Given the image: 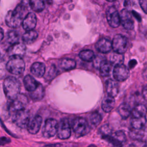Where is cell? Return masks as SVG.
<instances>
[{
    "instance_id": "obj_1",
    "label": "cell",
    "mask_w": 147,
    "mask_h": 147,
    "mask_svg": "<svg viewBox=\"0 0 147 147\" xmlns=\"http://www.w3.org/2000/svg\"><path fill=\"white\" fill-rule=\"evenodd\" d=\"M25 9L26 6L25 4L20 3L13 10L9 11L5 17L6 25L13 28H16L20 26L23 21Z\"/></svg>"
},
{
    "instance_id": "obj_2",
    "label": "cell",
    "mask_w": 147,
    "mask_h": 147,
    "mask_svg": "<svg viewBox=\"0 0 147 147\" xmlns=\"http://www.w3.org/2000/svg\"><path fill=\"white\" fill-rule=\"evenodd\" d=\"M3 87L5 96L10 100L14 99L20 94V83L15 77L8 76L5 78Z\"/></svg>"
},
{
    "instance_id": "obj_3",
    "label": "cell",
    "mask_w": 147,
    "mask_h": 147,
    "mask_svg": "<svg viewBox=\"0 0 147 147\" xmlns=\"http://www.w3.org/2000/svg\"><path fill=\"white\" fill-rule=\"evenodd\" d=\"M25 67V62L22 58L18 56L10 57L6 65L7 71L14 75H20L23 73Z\"/></svg>"
},
{
    "instance_id": "obj_4",
    "label": "cell",
    "mask_w": 147,
    "mask_h": 147,
    "mask_svg": "<svg viewBox=\"0 0 147 147\" xmlns=\"http://www.w3.org/2000/svg\"><path fill=\"white\" fill-rule=\"evenodd\" d=\"M72 129L77 137L86 135L90 130L87 120L83 117H76L72 121Z\"/></svg>"
},
{
    "instance_id": "obj_5",
    "label": "cell",
    "mask_w": 147,
    "mask_h": 147,
    "mask_svg": "<svg viewBox=\"0 0 147 147\" xmlns=\"http://www.w3.org/2000/svg\"><path fill=\"white\" fill-rule=\"evenodd\" d=\"M111 45L114 52L122 55L128 48V40L125 36L122 34H116L111 42Z\"/></svg>"
},
{
    "instance_id": "obj_6",
    "label": "cell",
    "mask_w": 147,
    "mask_h": 147,
    "mask_svg": "<svg viewBox=\"0 0 147 147\" xmlns=\"http://www.w3.org/2000/svg\"><path fill=\"white\" fill-rule=\"evenodd\" d=\"M12 119L17 126L21 128H25L27 127L30 120L29 113L25 109L16 111L13 113Z\"/></svg>"
},
{
    "instance_id": "obj_7",
    "label": "cell",
    "mask_w": 147,
    "mask_h": 147,
    "mask_svg": "<svg viewBox=\"0 0 147 147\" xmlns=\"http://www.w3.org/2000/svg\"><path fill=\"white\" fill-rule=\"evenodd\" d=\"M102 138L108 141L115 147H122L126 141L125 133L122 130L115 131L114 134L102 136Z\"/></svg>"
},
{
    "instance_id": "obj_8",
    "label": "cell",
    "mask_w": 147,
    "mask_h": 147,
    "mask_svg": "<svg viewBox=\"0 0 147 147\" xmlns=\"http://www.w3.org/2000/svg\"><path fill=\"white\" fill-rule=\"evenodd\" d=\"M28 104V98L24 94H19L14 99L12 100L10 103L9 110L11 113L16 111L25 109V107Z\"/></svg>"
},
{
    "instance_id": "obj_9",
    "label": "cell",
    "mask_w": 147,
    "mask_h": 147,
    "mask_svg": "<svg viewBox=\"0 0 147 147\" xmlns=\"http://www.w3.org/2000/svg\"><path fill=\"white\" fill-rule=\"evenodd\" d=\"M57 134V137L61 140H66L70 137L71 130L67 118L62 119L58 123Z\"/></svg>"
},
{
    "instance_id": "obj_10",
    "label": "cell",
    "mask_w": 147,
    "mask_h": 147,
    "mask_svg": "<svg viewBox=\"0 0 147 147\" xmlns=\"http://www.w3.org/2000/svg\"><path fill=\"white\" fill-rule=\"evenodd\" d=\"M106 18L110 26L117 28L120 25L119 13L114 6L109 7L106 12Z\"/></svg>"
},
{
    "instance_id": "obj_11",
    "label": "cell",
    "mask_w": 147,
    "mask_h": 147,
    "mask_svg": "<svg viewBox=\"0 0 147 147\" xmlns=\"http://www.w3.org/2000/svg\"><path fill=\"white\" fill-rule=\"evenodd\" d=\"M58 122L53 118H49L45 121L43 129V136L45 138L53 137L57 133Z\"/></svg>"
},
{
    "instance_id": "obj_12",
    "label": "cell",
    "mask_w": 147,
    "mask_h": 147,
    "mask_svg": "<svg viewBox=\"0 0 147 147\" xmlns=\"http://www.w3.org/2000/svg\"><path fill=\"white\" fill-rule=\"evenodd\" d=\"M113 75L116 80L123 82L128 78L129 76V70L124 64H117L115 65L114 68Z\"/></svg>"
},
{
    "instance_id": "obj_13",
    "label": "cell",
    "mask_w": 147,
    "mask_h": 147,
    "mask_svg": "<svg viewBox=\"0 0 147 147\" xmlns=\"http://www.w3.org/2000/svg\"><path fill=\"white\" fill-rule=\"evenodd\" d=\"M120 24L127 30H131L134 28V21L130 11L126 9H122L119 14Z\"/></svg>"
},
{
    "instance_id": "obj_14",
    "label": "cell",
    "mask_w": 147,
    "mask_h": 147,
    "mask_svg": "<svg viewBox=\"0 0 147 147\" xmlns=\"http://www.w3.org/2000/svg\"><path fill=\"white\" fill-rule=\"evenodd\" d=\"M37 24V18L33 13H29L23 19L22 25L23 28L26 30H32L35 28Z\"/></svg>"
},
{
    "instance_id": "obj_15",
    "label": "cell",
    "mask_w": 147,
    "mask_h": 147,
    "mask_svg": "<svg viewBox=\"0 0 147 147\" xmlns=\"http://www.w3.org/2000/svg\"><path fill=\"white\" fill-rule=\"evenodd\" d=\"M26 52V47L22 43H17L9 48L7 53L10 57L18 56L22 57Z\"/></svg>"
},
{
    "instance_id": "obj_16",
    "label": "cell",
    "mask_w": 147,
    "mask_h": 147,
    "mask_svg": "<svg viewBox=\"0 0 147 147\" xmlns=\"http://www.w3.org/2000/svg\"><path fill=\"white\" fill-rule=\"evenodd\" d=\"M42 123V118L40 115H36L29 122L27 125L28 131L29 133L35 134L38 132Z\"/></svg>"
},
{
    "instance_id": "obj_17",
    "label": "cell",
    "mask_w": 147,
    "mask_h": 147,
    "mask_svg": "<svg viewBox=\"0 0 147 147\" xmlns=\"http://www.w3.org/2000/svg\"><path fill=\"white\" fill-rule=\"evenodd\" d=\"M96 50L102 53L109 52L112 49L111 41L106 38H102L98 40L95 44Z\"/></svg>"
},
{
    "instance_id": "obj_18",
    "label": "cell",
    "mask_w": 147,
    "mask_h": 147,
    "mask_svg": "<svg viewBox=\"0 0 147 147\" xmlns=\"http://www.w3.org/2000/svg\"><path fill=\"white\" fill-rule=\"evenodd\" d=\"M106 91L108 96L115 98L119 92L118 84L113 79H108L105 83Z\"/></svg>"
},
{
    "instance_id": "obj_19",
    "label": "cell",
    "mask_w": 147,
    "mask_h": 147,
    "mask_svg": "<svg viewBox=\"0 0 147 147\" xmlns=\"http://www.w3.org/2000/svg\"><path fill=\"white\" fill-rule=\"evenodd\" d=\"M39 83L32 76L26 75L24 78V84L26 90L29 92L34 91L38 86Z\"/></svg>"
},
{
    "instance_id": "obj_20",
    "label": "cell",
    "mask_w": 147,
    "mask_h": 147,
    "mask_svg": "<svg viewBox=\"0 0 147 147\" xmlns=\"http://www.w3.org/2000/svg\"><path fill=\"white\" fill-rule=\"evenodd\" d=\"M31 73L36 77H42L45 72V66L44 63L41 62L34 63L30 67Z\"/></svg>"
},
{
    "instance_id": "obj_21",
    "label": "cell",
    "mask_w": 147,
    "mask_h": 147,
    "mask_svg": "<svg viewBox=\"0 0 147 147\" xmlns=\"http://www.w3.org/2000/svg\"><path fill=\"white\" fill-rule=\"evenodd\" d=\"M115 103L114 98L107 95L104 98L102 102V108L105 112L109 113L113 109Z\"/></svg>"
},
{
    "instance_id": "obj_22",
    "label": "cell",
    "mask_w": 147,
    "mask_h": 147,
    "mask_svg": "<svg viewBox=\"0 0 147 147\" xmlns=\"http://www.w3.org/2000/svg\"><path fill=\"white\" fill-rule=\"evenodd\" d=\"M112 64L106 59L103 60L100 64L98 69L99 70L100 74L102 76H107L110 75L111 70Z\"/></svg>"
},
{
    "instance_id": "obj_23",
    "label": "cell",
    "mask_w": 147,
    "mask_h": 147,
    "mask_svg": "<svg viewBox=\"0 0 147 147\" xmlns=\"http://www.w3.org/2000/svg\"><path fill=\"white\" fill-rule=\"evenodd\" d=\"M38 37V33L34 30L26 31L22 36V40L25 44H30L33 42Z\"/></svg>"
},
{
    "instance_id": "obj_24",
    "label": "cell",
    "mask_w": 147,
    "mask_h": 147,
    "mask_svg": "<svg viewBox=\"0 0 147 147\" xmlns=\"http://www.w3.org/2000/svg\"><path fill=\"white\" fill-rule=\"evenodd\" d=\"M118 112L122 118L126 119L131 113V109L128 104L123 103L118 107Z\"/></svg>"
},
{
    "instance_id": "obj_25",
    "label": "cell",
    "mask_w": 147,
    "mask_h": 147,
    "mask_svg": "<svg viewBox=\"0 0 147 147\" xmlns=\"http://www.w3.org/2000/svg\"><path fill=\"white\" fill-rule=\"evenodd\" d=\"M131 113L134 118H140L146 117V109L145 105L142 104H139L137 105L133 110Z\"/></svg>"
},
{
    "instance_id": "obj_26",
    "label": "cell",
    "mask_w": 147,
    "mask_h": 147,
    "mask_svg": "<svg viewBox=\"0 0 147 147\" xmlns=\"http://www.w3.org/2000/svg\"><path fill=\"white\" fill-rule=\"evenodd\" d=\"M60 67L65 71L71 70L75 68L76 61L72 59L65 58L60 61Z\"/></svg>"
},
{
    "instance_id": "obj_27",
    "label": "cell",
    "mask_w": 147,
    "mask_h": 147,
    "mask_svg": "<svg viewBox=\"0 0 147 147\" xmlns=\"http://www.w3.org/2000/svg\"><path fill=\"white\" fill-rule=\"evenodd\" d=\"M79 56L82 60L86 61H92L95 57L94 52L90 49L83 50L80 51L79 52Z\"/></svg>"
},
{
    "instance_id": "obj_28",
    "label": "cell",
    "mask_w": 147,
    "mask_h": 147,
    "mask_svg": "<svg viewBox=\"0 0 147 147\" xmlns=\"http://www.w3.org/2000/svg\"><path fill=\"white\" fill-rule=\"evenodd\" d=\"M29 5L32 9L36 12H40L42 11L45 7L44 2L40 0L30 1Z\"/></svg>"
},
{
    "instance_id": "obj_29",
    "label": "cell",
    "mask_w": 147,
    "mask_h": 147,
    "mask_svg": "<svg viewBox=\"0 0 147 147\" xmlns=\"http://www.w3.org/2000/svg\"><path fill=\"white\" fill-rule=\"evenodd\" d=\"M44 95V90L41 84H39L37 88L33 92H31L30 96L31 98L35 100H41Z\"/></svg>"
},
{
    "instance_id": "obj_30",
    "label": "cell",
    "mask_w": 147,
    "mask_h": 147,
    "mask_svg": "<svg viewBox=\"0 0 147 147\" xmlns=\"http://www.w3.org/2000/svg\"><path fill=\"white\" fill-rule=\"evenodd\" d=\"M6 40L7 42L11 44V45L15 44L18 43V41H19L18 33L14 30L9 31L7 34Z\"/></svg>"
},
{
    "instance_id": "obj_31",
    "label": "cell",
    "mask_w": 147,
    "mask_h": 147,
    "mask_svg": "<svg viewBox=\"0 0 147 147\" xmlns=\"http://www.w3.org/2000/svg\"><path fill=\"white\" fill-rule=\"evenodd\" d=\"M124 57L122 54H119L117 53H111L110 57V63L113 65L114 64H122L123 61Z\"/></svg>"
},
{
    "instance_id": "obj_32",
    "label": "cell",
    "mask_w": 147,
    "mask_h": 147,
    "mask_svg": "<svg viewBox=\"0 0 147 147\" xmlns=\"http://www.w3.org/2000/svg\"><path fill=\"white\" fill-rule=\"evenodd\" d=\"M90 120L93 126H97L102 121V117L99 113L95 111L90 115Z\"/></svg>"
},
{
    "instance_id": "obj_33",
    "label": "cell",
    "mask_w": 147,
    "mask_h": 147,
    "mask_svg": "<svg viewBox=\"0 0 147 147\" xmlns=\"http://www.w3.org/2000/svg\"><path fill=\"white\" fill-rule=\"evenodd\" d=\"M100 131L102 136H105L112 134V130L108 125H105L102 126L100 129Z\"/></svg>"
},
{
    "instance_id": "obj_34",
    "label": "cell",
    "mask_w": 147,
    "mask_h": 147,
    "mask_svg": "<svg viewBox=\"0 0 147 147\" xmlns=\"http://www.w3.org/2000/svg\"><path fill=\"white\" fill-rule=\"evenodd\" d=\"M75 144L71 142H63L57 143L55 144H50L49 145H47V146L49 147H74Z\"/></svg>"
},
{
    "instance_id": "obj_35",
    "label": "cell",
    "mask_w": 147,
    "mask_h": 147,
    "mask_svg": "<svg viewBox=\"0 0 147 147\" xmlns=\"http://www.w3.org/2000/svg\"><path fill=\"white\" fill-rule=\"evenodd\" d=\"M129 147H146V142L145 140H135Z\"/></svg>"
},
{
    "instance_id": "obj_36",
    "label": "cell",
    "mask_w": 147,
    "mask_h": 147,
    "mask_svg": "<svg viewBox=\"0 0 147 147\" xmlns=\"http://www.w3.org/2000/svg\"><path fill=\"white\" fill-rule=\"evenodd\" d=\"M105 58L102 56H97L96 57H95V58L93 60V64H94V66L98 69L99 68V66L100 65V64L102 63V61L105 60Z\"/></svg>"
},
{
    "instance_id": "obj_37",
    "label": "cell",
    "mask_w": 147,
    "mask_h": 147,
    "mask_svg": "<svg viewBox=\"0 0 147 147\" xmlns=\"http://www.w3.org/2000/svg\"><path fill=\"white\" fill-rule=\"evenodd\" d=\"M11 142L10 138L6 137H0V145H5V144H9Z\"/></svg>"
},
{
    "instance_id": "obj_38",
    "label": "cell",
    "mask_w": 147,
    "mask_h": 147,
    "mask_svg": "<svg viewBox=\"0 0 147 147\" xmlns=\"http://www.w3.org/2000/svg\"><path fill=\"white\" fill-rule=\"evenodd\" d=\"M141 7L142 9L145 13H147V1L146 0H141L139 1Z\"/></svg>"
},
{
    "instance_id": "obj_39",
    "label": "cell",
    "mask_w": 147,
    "mask_h": 147,
    "mask_svg": "<svg viewBox=\"0 0 147 147\" xmlns=\"http://www.w3.org/2000/svg\"><path fill=\"white\" fill-rule=\"evenodd\" d=\"M5 75V66L3 63L0 62V78Z\"/></svg>"
},
{
    "instance_id": "obj_40",
    "label": "cell",
    "mask_w": 147,
    "mask_h": 147,
    "mask_svg": "<svg viewBox=\"0 0 147 147\" xmlns=\"http://www.w3.org/2000/svg\"><path fill=\"white\" fill-rule=\"evenodd\" d=\"M146 87L145 86L142 90V96L144 98V99L146 100Z\"/></svg>"
},
{
    "instance_id": "obj_41",
    "label": "cell",
    "mask_w": 147,
    "mask_h": 147,
    "mask_svg": "<svg viewBox=\"0 0 147 147\" xmlns=\"http://www.w3.org/2000/svg\"><path fill=\"white\" fill-rule=\"evenodd\" d=\"M3 37H4V34H3V29L1 28H0V41L2 40Z\"/></svg>"
},
{
    "instance_id": "obj_42",
    "label": "cell",
    "mask_w": 147,
    "mask_h": 147,
    "mask_svg": "<svg viewBox=\"0 0 147 147\" xmlns=\"http://www.w3.org/2000/svg\"><path fill=\"white\" fill-rule=\"evenodd\" d=\"M88 147H97V146H96L94 145H89Z\"/></svg>"
}]
</instances>
